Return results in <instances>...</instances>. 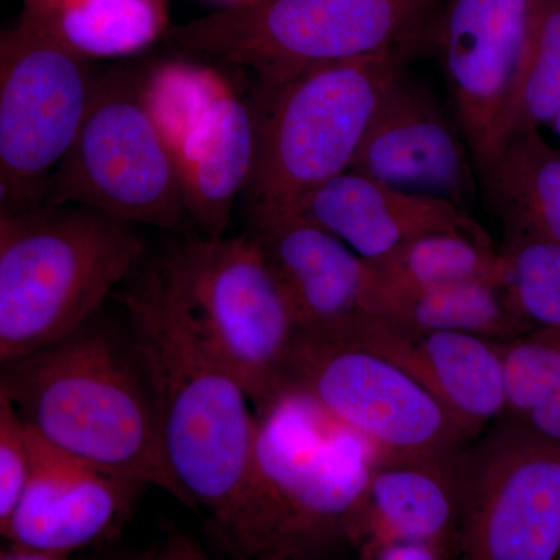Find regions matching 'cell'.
<instances>
[{"instance_id": "1", "label": "cell", "mask_w": 560, "mask_h": 560, "mask_svg": "<svg viewBox=\"0 0 560 560\" xmlns=\"http://www.w3.org/2000/svg\"><path fill=\"white\" fill-rule=\"evenodd\" d=\"M378 466L370 442L283 385L256 407L241 492L210 530L235 560H331L353 550Z\"/></svg>"}, {"instance_id": "2", "label": "cell", "mask_w": 560, "mask_h": 560, "mask_svg": "<svg viewBox=\"0 0 560 560\" xmlns=\"http://www.w3.org/2000/svg\"><path fill=\"white\" fill-rule=\"evenodd\" d=\"M0 394L58 451L191 508L165 458L156 408L130 338L121 341L92 319L65 340L3 361Z\"/></svg>"}, {"instance_id": "3", "label": "cell", "mask_w": 560, "mask_h": 560, "mask_svg": "<svg viewBox=\"0 0 560 560\" xmlns=\"http://www.w3.org/2000/svg\"><path fill=\"white\" fill-rule=\"evenodd\" d=\"M119 300L149 383L165 458L191 508L219 525L248 470L256 408L234 372L143 268Z\"/></svg>"}, {"instance_id": "4", "label": "cell", "mask_w": 560, "mask_h": 560, "mask_svg": "<svg viewBox=\"0 0 560 560\" xmlns=\"http://www.w3.org/2000/svg\"><path fill=\"white\" fill-rule=\"evenodd\" d=\"M135 224L80 205L0 212V360L70 337L138 270Z\"/></svg>"}, {"instance_id": "5", "label": "cell", "mask_w": 560, "mask_h": 560, "mask_svg": "<svg viewBox=\"0 0 560 560\" xmlns=\"http://www.w3.org/2000/svg\"><path fill=\"white\" fill-rule=\"evenodd\" d=\"M418 46L316 66L260 97L256 161L237 205L243 234L289 219L313 191L349 171Z\"/></svg>"}, {"instance_id": "6", "label": "cell", "mask_w": 560, "mask_h": 560, "mask_svg": "<svg viewBox=\"0 0 560 560\" xmlns=\"http://www.w3.org/2000/svg\"><path fill=\"white\" fill-rule=\"evenodd\" d=\"M445 0H257L167 31L186 57L234 66L259 80L260 97L327 62L419 44Z\"/></svg>"}, {"instance_id": "7", "label": "cell", "mask_w": 560, "mask_h": 560, "mask_svg": "<svg viewBox=\"0 0 560 560\" xmlns=\"http://www.w3.org/2000/svg\"><path fill=\"white\" fill-rule=\"evenodd\" d=\"M145 268L226 361L254 408L282 388L300 329L249 235H195Z\"/></svg>"}, {"instance_id": "8", "label": "cell", "mask_w": 560, "mask_h": 560, "mask_svg": "<svg viewBox=\"0 0 560 560\" xmlns=\"http://www.w3.org/2000/svg\"><path fill=\"white\" fill-rule=\"evenodd\" d=\"M151 75H101L72 147L47 183L43 205H80L131 224L186 232L191 224L178 156L150 103Z\"/></svg>"}, {"instance_id": "9", "label": "cell", "mask_w": 560, "mask_h": 560, "mask_svg": "<svg viewBox=\"0 0 560 560\" xmlns=\"http://www.w3.org/2000/svg\"><path fill=\"white\" fill-rule=\"evenodd\" d=\"M35 22L0 38V212L38 208L79 135L101 75Z\"/></svg>"}, {"instance_id": "10", "label": "cell", "mask_w": 560, "mask_h": 560, "mask_svg": "<svg viewBox=\"0 0 560 560\" xmlns=\"http://www.w3.org/2000/svg\"><path fill=\"white\" fill-rule=\"evenodd\" d=\"M283 385L370 442L382 466L455 458L470 440L422 383L349 338L298 335Z\"/></svg>"}, {"instance_id": "11", "label": "cell", "mask_w": 560, "mask_h": 560, "mask_svg": "<svg viewBox=\"0 0 560 560\" xmlns=\"http://www.w3.org/2000/svg\"><path fill=\"white\" fill-rule=\"evenodd\" d=\"M456 560H560V451L503 419L464 451Z\"/></svg>"}, {"instance_id": "12", "label": "cell", "mask_w": 560, "mask_h": 560, "mask_svg": "<svg viewBox=\"0 0 560 560\" xmlns=\"http://www.w3.org/2000/svg\"><path fill=\"white\" fill-rule=\"evenodd\" d=\"M544 0H445L438 50L478 176L503 145V121Z\"/></svg>"}, {"instance_id": "13", "label": "cell", "mask_w": 560, "mask_h": 560, "mask_svg": "<svg viewBox=\"0 0 560 560\" xmlns=\"http://www.w3.org/2000/svg\"><path fill=\"white\" fill-rule=\"evenodd\" d=\"M28 434L31 480L0 528L10 547L70 556L117 533L145 486L73 458L31 429Z\"/></svg>"}, {"instance_id": "14", "label": "cell", "mask_w": 560, "mask_h": 560, "mask_svg": "<svg viewBox=\"0 0 560 560\" xmlns=\"http://www.w3.org/2000/svg\"><path fill=\"white\" fill-rule=\"evenodd\" d=\"M474 168L459 125L429 90L404 75L383 98L349 171L466 209L475 194Z\"/></svg>"}, {"instance_id": "15", "label": "cell", "mask_w": 560, "mask_h": 560, "mask_svg": "<svg viewBox=\"0 0 560 560\" xmlns=\"http://www.w3.org/2000/svg\"><path fill=\"white\" fill-rule=\"evenodd\" d=\"M285 294L300 334L327 337L383 318L382 290L370 264L305 217L246 234Z\"/></svg>"}, {"instance_id": "16", "label": "cell", "mask_w": 560, "mask_h": 560, "mask_svg": "<svg viewBox=\"0 0 560 560\" xmlns=\"http://www.w3.org/2000/svg\"><path fill=\"white\" fill-rule=\"evenodd\" d=\"M360 342L411 374L469 434L506 411L501 341L448 331H411L386 318L331 335Z\"/></svg>"}, {"instance_id": "17", "label": "cell", "mask_w": 560, "mask_h": 560, "mask_svg": "<svg viewBox=\"0 0 560 560\" xmlns=\"http://www.w3.org/2000/svg\"><path fill=\"white\" fill-rule=\"evenodd\" d=\"M294 215L319 224L366 260L434 232L489 241L480 224L455 202L396 189L352 171L313 191Z\"/></svg>"}, {"instance_id": "18", "label": "cell", "mask_w": 560, "mask_h": 560, "mask_svg": "<svg viewBox=\"0 0 560 560\" xmlns=\"http://www.w3.org/2000/svg\"><path fill=\"white\" fill-rule=\"evenodd\" d=\"M463 453L455 458L385 464L375 469L353 544L359 560H372L385 548L400 544L438 545L456 551L463 511Z\"/></svg>"}, {"instance_id": "19", "label": "cell", "mask_w": 560, "mask_h": 560, "mask_svg": "<svg viewBox=\"0 0 560 560\" xmlns=\"http://www.w3.org/2000/svg\"><path fill=\"white\" fill-rule=\"evenodd\" d=\"M257 132L256 108L219 95L176 151L187 210L201 235L221 237L230 228L256 161Z\"/></svg>"}, {"instance_id": "20", "label": "cell", "mask_w": 560, "mask_h": 560, "mask_svg": "<svg viewBox=\"0 0 560 560\" xmlns=\"http://www.w3.org/2000/svg\"><path fill=\"white\" fill-rule=\"evenodd\" d=\"M480 178L504 237L560 243V151L539 130L508 139Z\"/></svg>"}, {"instance_id": "21", "label": "cell", "mask_w": 560, "mask_h": 560, "mask_svg": "<svg viewBox=\"0 0 560 560\" xmlns=\"http://www.w3.org/2000/svg\"><path fill=\"white\" fill-rule=\"evenodd\" d=\"M383 318L419 334L448 331L501 342L533 331L512 312L504 290L486 279L383 298Z\"/></svg>"}, {"instance_id": "22", "label": "cell", "mask_w": 560, "mask_h": 560, "mask_svg": "<svg viewBox=\"0 0 560 560\" xmlns=\"http://www.w3.org/2000/svg\"><path fill=\"white\" fill-rule=\"evenodd\" d=\"M383 298L419 293L463 282L486 279L499 283V250L489 241L460 234L434 232L401 243L385 256L370 260Z\"/></svg>"}, {"instance_id": "23", "label": "cell", "mask_w": 560, "mask_h": 560, "mask_svg": "<svg viewBox=\"0 0 560 560\" xmlns=\"http://www.w3.org/2000/svg\"><path fill=\"white\" fill-rule=\"evenodd\" d=\"M510 420L560 451V331L533 330L501 342Z\"/></svg>"}, {"instance_id": "24", "label": "cell", "mask_w": 560, "mask_h": 560, "mask_svg": "<svg viewBox=\"0 0 560 560\" xmlns=\"http://www.w3.org/2000/svg\"><path fill=\"white\" fill-rule=\"evenodd\" d=\"M162 11V0H25L22 18L80 51L117 46Z\"/></svg>"}, {"instance_id": "25", "label": "cell", "mask_w": 560, "mask_h": 560, "mask_svg": "<svg viewBox=\"0 0 560 560\" xmlns=\"http://www.w3.org/2000/svg\"><path fill=\"white\" fill-rule=\"evenodd\" d=\"M559 110L560 0H544L504 116L503 145L512 136L551 127Z\"/></svg>"}, {"instance_id": "26", "label": "cell", "mask_w": 560, "mask_h": 560, "mask_svg": "<svg viewBox=\"0 0 560 560\" xmlns=\"http://www.w3.org/2000/svg\"><path fill=\"white\" fill-rule=\"evenodd\" d=\"M32 466L28 427L13 404L0 394V528L16 511L31 480Z\"/></svg>"}, {"instance_id": "27", "label": "cell", "mask_w": 560, "mask_h": 560, "mask_svg": "<svg viewBox=\"0 0 560 560\" xmlns=\"http://www.w3.org/2000/svg\"><path fill=\"white\" fill-rule=\"evenodd\" d=\"M556 280H560V243L526 235H508L499 249L501 289L541 285Z\"/></svg>"}, {"instance_id": "28", "label": "cell", "mask_w": 560, "mask_h": 560, "mask_svg": "<svg viewBox=\"0 0 560 560\" xmlns=\"http://www.w3.org/2000/svg\"><path fill=\"white\" fill-rule=\"evenodd\" d=\"M503 290L512 312L530 329L560 331V280Z\"/></svg>"}, {"instance_id": "29", "label": "cell", "mask_w": 560, "mask_h": 560, "mask_svg": "<svg viewBox=\"0 0 560 560\" xmlns=\"http://www.w3.org/2000/svg\"><path fill=\"white\" fill-rule=\"evenodd\" d=\"M128 560H212L197 540L179 530L168 533L154 547Z\"/></svg>"}, {"instance_id": "30", "label": "cell", "mask_w": 560, "mask_h": 560, "mask_svg": "<svg viewBox=\"0 0 560 560\" xmlns=\"http://www.w3.org/2000/svg\"><path fill=\"white\" fill-rule=\"evenodd\" d=\"M372 560H456V551L438 545L400 544L385 548Z\"/></svg>"}, {"instance_id": "31", "label": "cell", "mask_w": 560, "mask_h": 560, "mask_svg": "<svg viewBox=\"0 0 560 560\" xmlns=\"http://www.w3.org/2000/svg\"><path fill=\"white\" fill-rule=\"evenodd\" d=\"M0 560H72L69 556L43 555V552L21 550V548L7 547L2 550Z\"/></svg>"}, {"instance_id": "32", "label": "cell", "mask_w": 560, "mask_h": 560, "mask_svg": "<svg viewBox=\"0 0 560 560\" xmlns=\"http://www.w3.org/2000/svg\"><path fill=\"white\" fill-rule=\"evenodd\" d=\"M551 128H552V130H555L556 135H558V138H559V151H560V110H559L558 116H556V119L552 120Z\"/></svg>"}, {"instance_id": "33", "label": "cell", "mask_w": 560, "mask_h": 560, "mask_svg": "<svg viewBox=\"0 0 560 560\" xmlns=\"http://www.w3.org/2000/svg\"><path fill=\"white\" fill-rule=\"evenodd\" d=\"M231 5H242V3H253L257 2V0H230Z\"/></svg>"}]
</instances>
